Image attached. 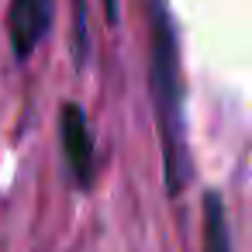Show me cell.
I'll return each mask as SVG.
<instances>
[{
	"instance_id": "cell-1",
	"label": "cell",
	"mask_w": 252,
	"mask_h": 252,
	"mask_svg": "<svg viewBox=\"0 0 252 252\" xmlns=\"http://www.w3.org/2000/svg\"><path fill=\"white\" fill-rule=\"evenodd\" d=\"M152 97L162 138V169H166V193H180L187 183V149H183V121H180V66H176V42L162 7H156L152 25Z\"/></svg>"
},
{
	"instance_id": "cell-2",
	"label": "cell",
	"mask_w": 252,
	"mask_h": 252,
	"mask_svg": "<svg viewBox=\"0 0 252 252\" xmlns=\"http://www.w3.org/2000/svg\"><path fill=\"white\" fill-rule=\"evenodd\" d=\"M56 4L52 0H11L7 11V35L18 59H28L52 28Z\"/></svg>"
},
{
	"instance_id": "cell-3",
	"label": "cell",
	"mask_w": 252,
	"mask_h": 252,
	"mask_svg": "<svg viewBox=\"0 0 252 252\" xmlns=\"http://www.w3.org/2000/svg\"><path fill=\"white\" fill-rule=\"evenodd\" d=\"M59 135H63V152L80 180V187H87L94 180V135L87 128V114L76 104H66L59 114Z\"/></svg>"
},
{
	"instance_id": "cell-4",
	"label": "cell",
	"mask_w": 252,
	"mask_h": 252,
	"mask_svg": "<svg viewBox=\"0 0 252 252\" xmlns=\"http://www.w3.org/2000/svg\"><path fill=\"white\" fill-rule=\"evenodd\" d=\"M204 252H231L228 218H224V204L218 193L204 197Z\"/></svg>"
},
{
	"instance_id": "cell-5",
	"label": "cell",
	"mask_w": 252,
	"mask_h": 252,
	"mask_svg": "<svg viewBox=\"0 0 252 252\" xmlns=\"http://www.w3.org/2000/svg\"><path fill=\"white\" fill-rule=\"evenodd\" d=\"M90 56V35H87V11H83V0L73 4V63L83 66Z\"/></svg>"
},
{
	"instance_id": "cell-6",
	"label": "cell",
	"mask_w": 252,
	"mask_h": 252,
	"mask_svg": "<svg viewBox=\"0 0 252 252\" xmlns=\"http://www.w3.org/2000/svg\"><path fill=\"white\" fill-rule=\"evenodd\" d=\"M100 4H104V18H107V25H118V18H121L118 0H100Z\"/></svg>"
}]
</instances>
